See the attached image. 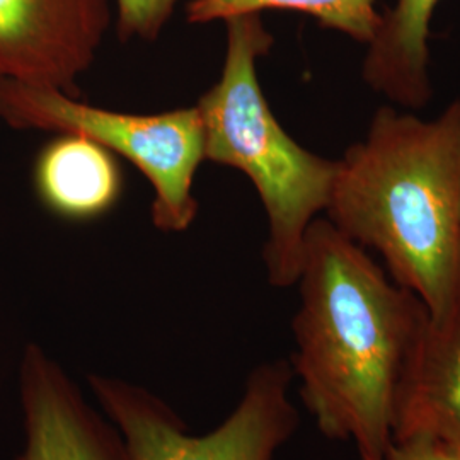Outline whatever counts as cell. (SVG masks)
Returning a JSON list of instances; mask_svg holds the SVG:
<instances>
[{
    "mask_svg": "<svg viewBox=\"0 0 460 460\" xmlns=\"http://www.w3.org/2000/svg\"><path fill=\"white\" fill-rule=\"evenodd\" d=\"M292 321V374L319 431L360 460L394 445L397 395L428 323L427 307L328 218L305 235Z\"/></svg>",
    "mask_w": 460,
    "mask_h": 460,
    "instance_id": "1",
    "label": "cell"
},
{
    "mask_svg": "<svg viewBox=\"0 0 460 460\" xmlns=\"http://www.w3.org/2000/svg\"><path fill=\"white\" fill-rule=\"evenodd\" d=\"M326 218L376 251L431 321L460 302V98L435 118L380 106L338 159Z\"/></svg>",
    "mask_w": 460,
    "mask_h": 460,
    "instance_id": "2",
    "label": "cell"
},
{
    "mask_svg": "<svg viewBox=\"0 0 460 460\" xmlns=\"http://www.w3.org/2000/svg\"><path fill=\"white\" fill-rule=\"evenodd\" d=\"M218 81L198 99L205 161L243 172L263 203V261L270 285L288 288L300 275L305 235L328 208L338 159L302 147L279 125L260 83L258 64L273 47L263 14L230 17Z\"/></svg>",
    "mask_w": 460,
    "mask_h": 460,
    "instance_id": "3",
    "label": "cell"
},
{
    "mask_svg": "<svg viewBox=\"0 0 460 460\" xmlns=\"http://www.w3.org/2000/svg\"><path fill=\"white\" fill-rule=\"evenodd\" d=\"M0 119L16 130L70 133L96 142L147 178L154 190L150 217L155 229L178 234L195 222L193 184L205 161L197 106L154 115L121 113L0 75Z\"/></svg>",
    "mask_w": 460,
    "mask_h": 460,
    "instance_id": "4",
    "label": "cell"
},
{
    "mask_svg": "<svg viewBox=\"0 0 460 460\" xmlns=\"http://www.w3.org/2000/svg\"><path fill=\"white\" fill-rule=\"evenodd\" d=\"M87 378L133 460H273L298 427V412L290 399L294 374L288 362L258 365L227 420L198 437L146 387L108 376L93 374Z\"/></svg>",
    "mask_w": 460,
    "mask_h": 460,
    "instance_id": "5",
    "label": "cell"
},
{
    "mask_svg": "<svg viewBox=\"0 0 460 460\" xmlns=\"http://www.w3.org/2000/svg\"><path fill=\"white\" fill-rule=\"evenodd\" d=\"M113 22L111 0H0V75L77 96Z\"/></svg>",
    "mask_w": 460,
    "mask_h": 460,
    "instance_id": "6",
    "label": "cell"
},
{
    "mask_svg": "<svg viewBox=\"0 0 460 460\" xmlns=\"http://www.w3.org/2000/svg\"><path fill=\"white\" fill-rule=\"evenodd\" d=\"M26 442L16 460H133L119 429L87 404L81 389L41 346L19 365Z\"/></svg>",
    "mask_w": 460,
    "mask_h": 460,
    "instance_id": "7",
    "label": "cell"
},
{
    "mask_svg": "<svg viewBox=\"0 0 460 460\" xmlns=\"http://www.w3.org/2000/svg\"><path fill=\"white\" fill-rule=\"evenodd\" d=\"M427 440L460 448V302L428 323L397 395L395 442Z\"/></svg>",
    "mask_w": 460,
    "mask_h": 460,
    "instance_id": "8",
    "label": "cell"
},
{
    "mask_svg": "<svg viewBox=\"0 0 460 460\" xmlns=\"http://www.w3.org/2000/svg\"><path fill=\"white\" fill-rule=\"evenodd\" d=\"M34 193L43 207L72 222L111 212L123 193L115 154L81 135L57 133L36 155Z\"/></svg>",
    "mask_w": 460,
    "mask_h": 460,
    "instance_id": "9",
    "label": "cell"
},
{
    "mask_svg": "<svg viewBox=\"0 0 460 460\" xmlns=\"http://www.w3.org/2000/svg\"><path fill=\"white\" fill-rule=\"evenodd\" d=\"M442 0H395L382 13L377 31L365 45L363 83L402 110H423L433 98L429 74V24Z\"/></svg>",
    "mask_w": 460,
    "mask_h": 460,
    "instance_id": "10",
    "label": "cell"
},
{
    "mask_svg": "<svg viewBox=\"0 0 460 460\" xmlns=\"http://www.w3.org/2000/svg\"><path fill=\"white\" fill-rule=\"evenodd\" d=\"M264 11L305 14L321 28L345 34L362 45L374 38L382 17L377 0H190L186 19L191 24H210Z\"/></svg>",
    "mask_w": 460,
    "mask_h": 460,
    "instance_id": "11",
    "label": "cell"
},
{
    "mask_svg": "<svg viewBox=\"0 0 460 460\" xmlns=\"http://www.w3.org/2000/svg\"><path fill=\"white\" fill-rule=\"evenodd\" d=\"M180 0H115L116 34L121 41H154L164 31Z\"/></svg>",
    "mask_w": 460,
    "mask_h": 460,
    "instance_id": "12",
    "label": "cell"
},
{
    "mask_svg": "<svg viewBox=\"0 0 460 460\" xmlns=\"http://www.w3.org/2000/svg\"><path fill=\"white\" fill-rule=\"evenodd\" d=\"M380 460H456V457L454 447L427 440H408L395 442Z\"/></svg>",
    "mask_w": 460,
    "mask_h": 460,
    "instance_id": "13",
    "label": "cell"
}]
</instances>
